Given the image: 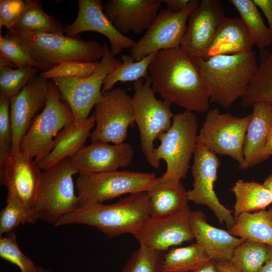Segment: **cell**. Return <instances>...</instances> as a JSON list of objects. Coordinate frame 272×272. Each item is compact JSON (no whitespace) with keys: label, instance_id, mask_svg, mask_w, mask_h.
<instances>
[{"label":"cell","instance_id":"1","mask_svg":"<svg viewBox=\"0 0 272 272\" xmlns=\"http://www.w3.org/2000/svg\"><path fill=\"white\" fill-rule=\"evenodd\" d=\"M149 73L152 88L164 101L192 112L208 110L210 91L202 73L180 46L157 52Z\"/></svg>","mask_w":272,"mask_h":272},{"label":"cell","instance_id":"2","mask_svg":"<svg viewBox=\"0 0 272 272\" xmlns=\"http://www.w3.org/2000/svg\"><path fill=\"white\" fill-rule=\"evenodd\" d=\"M150 217L147 191L135 193L117 202L80 206L61 217L55 227L79 224L93 227L109 238L136 232Z\"/></svg>","mask_w":272,"mask_h":272},{"label":"cell","instance_id":"3","mask_svg":"<svg viewBox=\"0 0 272 272\" xmlns=\"http://www.w3.org/2000/svg\"><path fill=\"white\" fill-rule=\"evenodd\" d=\"M210 91V102L231 107L244 95L258 66L255 51L196 60Z\"/></svg>","mask_w":272,"mask_h":272},{"label":"cell","instance_id":"4","mask_svg":"<svg viewBox=\"0 0 272 272\" xmlns=\"http://www.w3.org/2000/svg\"><path fill=\"white\" fill-rule=\"evenodd\" d=\"M7 34L18 43L38 63L41 72L48 71L64 61H98L103 48L96 40H83L80 37L43 32L8 30Z\"/></svg>","mask_w":272,"mask_h":272},{"label":"cell","instance_id":"5","mask_svg":"<svg viewBox=\"0 0 272 272\" xmlns=\"http://www.w3.org/2000/svg\"><path fill=\"white\" fill-rule=\"evenodd\" d=\"M198 126L196 115L185 110L174 115L170 128L158 136L160 144L154 149V158L157 168L161 160L167 166L161 179L181 181L186 177L198 142Z\"/></svg>","mask_w":272,"mask_h":272},{"label":"cell","instance_id":"6","mask_svg":"<svg viewBox=\"0 0 272 272\" xmlns=\"http://www.w3.org/2000/svg\"><path fill=\"white\" fill-rule=\"evenodd\" d=\"M76 173L68 158L41 172L35 201L39 219L54 225L61 217L80 207L73 178Z\"/></svg>","mask_w":272,"mask_h":272},{"label":"cell","instance_id":"7","mask_svg":"<svg viewBox=\"0 0 272 272\" xmlns=\"http://www.w3.org/2000/svg\"><path fill=\"white\" fill-rule=\"evenodd\" d=\"M48 97L45 106L34 118L19 148L20 152L34 159L37 164L53 149L54 139L58 133L75 120L67 104L61 101L54 83L48 79Z\"/></svg>","mask_w":272,"mask_h":272},{"label":"cell","instance_id":"8","mask_svg":"<svg viewBox=\"0 0 272 272\" xmlns=\"http://www.w3.org/2000/svg\"><path fill=\"white\" fill-rule=\"evenodd\" d=\"M133 88L134 120L139 131L142 151L149 164L157 168L153 155L154 142L171 126L174 115L171 104L156 98L150 76L144 83L143 79L134 82Z\"/></svg>","mask_w":272,"mask_h":272},{"label":"cell","instance_id":"9","mask_svg":"<svg viewBox=\"0 0 272 272\" xmlns=\"http://www.w3.org/2000/svg\"><path fill=\"white\" fill-rule=\"evenodd\" d=\"M157 180L153 173L127 170L79 174L77 189L80 207L102 203L124 194L147 191Z\"/></svg>","mask_w":272,"mask_h":272},{"label":"cell","instance_id":"10","mask_svg":"<svg viewBox=\"0 0 272 272\" xmlns=\"http://www.w3.org/2000/svg\"><path fill=\"white\" fill-rule=\"evenodd\" d=\"M103 56L96 72L84 78L54 77L50 79L57 88L61 100L71 109L77 122L86 120L93 107L102 99L101 89L104 79L113 69L120 65L107 45H102Z\"/></svg>","mask_w":272,"mask_h":272},{"label":"cell","instance_id":"11","mask_svg":"<svg viewBox=\"0 0 272 272\" xmlns=\"http://www.w3.org/2000/svg\"><path fill=\"white\" fill-rule=\"evenodd\" d=\"M251 114L235 117L222 113L218 109L210 110L199 129L198 142L216 154L226 155L235 160L240 168L244 161L243 147Z\"/></svg>","mask_w":272,"mask_h":272},{"label":"cell","instance_id":"12","mask_svg":"<svg viewBox=\"0 0 272 272\" xmlns=\"http://www.w3.org/2000/svg\"><path fill=\"white\" fill-rule=\"evenodd\" d=\"M102 94V99L95 106L96 126L90 139L92 142L123 143L134 122L132 97L122 88Z\"/></svg>","mask_w":272,"mask_h":272},{"label":"cell","instance_id":"13","mask_svg":"<svg viewBox=\"0 0 272 272\" xmlns=\"http://www.w3.org/2000/svg\"><path fill=\"white\" fill-rule=\"evenodd\" d=\"M220 165V159L216 154L203 144L197 142L191 167L193 178L192 188L187 191V195L189 201L208 207L219 223H225L229 229L235 223L232 211L220 202L214 190Z\"/></svg>","mask_w":272,"mask_h":272},{"label":"cell","instance_id":"14","mask_svg":"<svg viewBox=\"0 0 272 272\" xmlns=\"http://www.w3.org/2000/svg\"><path fill=\"white\" fill-rule=\"evenodd\" d=\"M199 2L192 0L189 6L179 13L168 9L161 11L144 36L131 48L130 56L139 61L160 50L180 46L186 29V23Z\"/></svg>","mask_w":272,"mask_h":272},{"label":"cell","instance_id":"15","mask_svg":"<svg viewBox=\"0 0 272 272\" xmlns=\"http://www.w3.org/2000/svg\"><path fill=\"white\" fill-rule=\"evenodd\" d=\"M189 206L167 216L150 217L132 235L140 246L163 252L173 246L192 240Z\"/></svg>","mask_w":272,"mask_h":272},{"label":"cell","instance_id":"16","mask_svg":"<svg viewBox=\"0 0 272 272\" xmlns=\"http://www.w3.org/2000/svg\"><path fill=\"white\" fill-rule=\"evenodd\" d=\"M48 93V79L38 74L10 99V118L13 134L11 154L20 152L21 141L30 127L36 113L45 107Z\"/></svg>","mask_w":272,"mask_h":272},{"label":"cell","instance_id":"17","mask_svg":"<svg viewBox=\"0 0 272 272\" xmlns=\"http://www.w3.org/2000/svg\"><path fill=\"white\" fill-rule=\"evenodd\" d=\"M225 18L220 1H201L189 17L180 47L195 60L203 59Z\"/></svg>","mask_w":272,"mask_h":272},{"label":"cell","instance_id":"18","mask_svg":"<svg viewBox=\"0 0 272 272\" xmlns=\"http://www.w3.org/2000/svg\"><path fill=\"white\" fill-rule=\"evenodd\" d=\"M79 11L75 21L63 26L65 35L78 36L81 32L94 31L106 36L109 40L110 51L115 56L123 49L132 48L136 42L120 33L103 13L100 0H79Z\"/></svg>","mask_w":272,"mask_h":272},{"label":"cell","instance_id":"19","mask_svg":"<svg viewBox=\"0 0 272 272\" xmlns=\"http://www.w3.org/2000/svg\"><path fill=\"white\" fill-rule=\"evenodd\" d=\"M133 157V149L129 143L110 145L92 142L68 159L79 174H90L127 167Z\"/></svg>","mask_w":272,"mask_h":272},{"label":"cell","instance_id":"20","mask_svg":"<svg viewBox=\"0 0 272 272\" xmlns=\"http://www.w3.org/2000/svg\"><path fill=\"white\" fill-rule=\"evenodd\" d=\"M40 169L28 155L20 152L11 154L5 165L0 168L1 184L7 189L8 192H14L29 210L35 211V198L41 175Z\"/></svg>","mask_w":272,"mask_h":272},{"label":"cell","instance_id":"21","mask_svg":"<svg viewBox=\"0 0 272 272\" xmlns=\"http://www.w3.org/2000/svg\"><path fill=\"white\" fill-rule=\"evenodd\" d=\"M161 1L108 0L103 8L114 27L125 35L140 34L147 30L159 14Z\"/></svg>","mask_w":272,"mask_h":272},{"label":"cell","instance_id":"22","mask_svg":"<svg viewBox=\"0 0 272 272\" xmlns=\"http://www.w3.org/2000/svg\"><path fill=\"white\" fill-rule=\"evenodd\" d=\"M190 223L196 243L206 251L211 260H230L235 248L245 240L208 224L205 215L201 211H191Z\"/></svg>","mask_w":272,"mask_h":272},{"label":"cell","instance_id":"23","mask_svg":"<svg viewBox=\"0 0 272 272\" xmlns=\"http://www.w3.org/2000/svg\"><path fill=\"white\" fill-rule=\"evenodd\" d=\"M252 107L244 143V161L240 168L242 170L265 160L263 152L272 128V105L266 102L258 101Z\"/></svg>","mask_w":272,"mask_h":272},{"label":"cell","instance_id":"24","mask_svg":"<svg viewBox=\"0 0 272 272\" xmlns=\"http://www.w3.org/2000/svg\"><path fill=\"white\" fill-rule=\"evenodd\" d=\"M95 124L93 114L83 122L74 120L65 125L54 138L53 149L38 163L39 168L45 170L76 154L85 146Z\"/></svg>","mask_w":272,"mask_h":272},{"label":"cell","instance_id":"25","mask_svg":"<svg viewBox=\"0 0 272 272\" xmlns=\"http://www.w3.org/2000/svg\"><path fill=\"white\" fill-rule=\"evenodd\" d=\"M254 45L253 40L240 18L226 17L203 59L219 55L248 52L252 50Z\"/></svg>","mask_w":272,"mask_h":272},{"label":"cell","instance_id":"26","mask_svg":"<svg viewBox=\"0 0 272 272\" xmlns=\"http://www.w3.org/2000/svg\"><path fill=\"white\" fill-rule=\"evenodd\" d=\"M147 193L151 217L171 215L188 206L187 191L180 181L158 177Z\"/></svg>","mask_w":272,"mask_h":272},{"label":"cell","instance_id":"27","mask_svg":"<svg viewBox=\"0 0 272 272\" xmlns=\"http://www.w3.org/2000/svg\"><path fill=\"white\" fill-rule=\"evenodd\" d=\"M231 235L272 246V206L267 210L244 213L235 218Z\"/></svg>","mask_w":272,"mask_h":272},{"label":"cell","instance_id":"28","mask_svg":"<svg viewBox=\"0 0 272 272\" xmlns=\"http://www.w3.org/2000/svg\"><path fill=\"white\" fill-rule=\"evenodd\" d=\"M230 190L236 198L233 211L234 218L244 213L265 210L272 203V193L263 183L240 179Z\"/></svg>","mask_w":272,"mask_h":272},{"label":"cell","instance_id":"29","mask_svg":"<svg viewBox=\"0 0 272 272\" xmlns=\"http://www.w3.org/2000/svg\"><path fill=\"white\" fill-rule=\"evenodd\" d=\"M258 101L272 105V51H260L256 73L247 91L241 98V105L251 107Z\"/></svg>","mask_w":272,"mask_h":272},{"label":"cell","instance_id":"30","mask_svg":"<svg viewBox=\"0 0 272 272\" xmlns=\"http://www.w3.org/2000/svg\"><path fill=\"white\" fill-rule=\"evenodd\" d=\"M211 261L206 251L197 244L172 247L163 254V272H190L202 267Z\"/></svg>","mask_w":272,"mask_h":272},{"label":"cell","instance_id":"31","mask_svg":"<svg viewBox=\"0 0 272 272\" xmlns=\"http://www.w3.org/2000/svg\"><path fill=\"white\" fill-rule=\"evenodd\" d=\"M25 2L24 11L13 30L64 35L61 23L54 17L44 12L39 0H26Z\"/></svg>","mask_w":272,"mask_h":272},{"label":"cell","instance_id":"32","mask_svg":"<svg viewBox=\"0 0 272 272\" xmlns=\"http://www.w3.org/2000/svg\"><path fill=\"white\" fill-rule=\"evenodd\" d=\"M238 12L240 19L251 35L254 45L262 51L272 44V35L269 28L252 0H230Z\"/></svg>","mask_w":272,"mask_h":272},{"label":"cell","instance_id":"33","mask_svg":"<svg viewBox=\"0 0 272 272\" xmlns=\"http://www.w3.org/2000/svg\"><path fill=\"white\" fill-rule=\"evenodd\" d=\"M156 53L150 54L135 62L130 55H123L121 64L112 70L104 79L102 94L113 89L118 82H135L141 79H148L149 77V66Z\"/></svg>","mask_w":272,"mask_h":272},{"label":"cell","instance_id":"34","mask_svg":"<svg viewBox=\"0 0 272 272\" xmlns=\"http://www.w3.org/2000/svg\"><path fill=\"white\" fill-rule=\"evenodd\" d=\"M6 202L0 213V236L21 224H33L39 219L37 213L29 210L14 192H8Z\"/></svg>","mask_w":272,"mask_h":272},{"label":"cell","instance_id":"35","mask_svg":"<svg viewBox=\"0 0 272 272\" xmlns=\"http://www.w3.org/2000/svg\"><path fill=\"white\" fill-rule=\"evenodd\" d=\"M268 246L245 240L235 248L230 261L240 272H258L266 259Z\"/></svg>","mask_w":272,"mask_h":272},{"label":"cell","instance_id":"36","mask_svg":"<svg viewBox=\"0 0 272 272\" xmlns=\"http://www.w3.org/2000/svg\"><path fill=\"white\" fill-rule=\"evenodd\" d=\"M39 70L34 66L17 69L0 67V96L8 99L19 93Z\"/></svg>","mask_w":272,"mask_h":272},{"label":"cell","instance_id":"37","mask_svg":"<svg viewBox=\"0 0 272 272\" xmlns=\"http://www.w3.org/2000/svg\"><path fill=\"white\" fill-rule=\"evenodd\" d=\"M163 253L140 246L123 266L122 272H163Z\"/></svg>","mask_w":272,"mask_h":272},{"label":"cell","instance_id":"38","mask_svg":"<svg viewBox=\"0 0 272 272\" xmlns=\"http://www.w3.org/2000/svg\"><path fill=\"white\" fill-rule=\"evenodd\" d=\"M1 258L16 265L21 272H35L37 266L21 250L15 233L11 232L0 236Z\"/></svg>","mask_w":272,"mask_h":272},{"label":"cell","instance_id":"39","mask_svg":"<svg viewBox=\"0 0 272 272\" xmlns=\"http://www.w3.org/2000/svg\"><path fill=\"white\" fill-rule=\"evenodd\" d=\"M99 64L100 61L84 62L75 60L64 61L48 71L40 73L39 75L47 79L54 77L84 78L94 74Z\"/></svg>","mask_w":272,"mask_h":272},{"label":"cell","instance_id":"40","mask_svg":"<svg viewBox=\"0 0 272 272\" xmlns=\"http://www.w3.org/2000/svg\"><path fill=\"white\" fill-rule=\"evenodd\" d=\"M0 58L10 61L18 68L34 66L41 69L40 65L7 33L5 36L0 35Z\"/></svg>","mask_w":272,"mask_h":272},{"label":"cell","instance_id":"41","mask_svg":"<svg viewBox=\"0 0 272 272\" xmlns=\"http://www.w3.org/2000/svg\"><path fill=\"white\" fill-rule=\"evenodd\" d=\"M10 99L0 96V168L10 157L13 134L10 118Z\"/></svg>","mask_w":272,"mask_h":272},{"label":"cell","instance_id":"42","mask_svg":"<svg viewBox=\"0 0 272 272\" xmlns=\"http://www.w3.org/2000/svg\"><path fill=\"white\" fill-rule=\"evenodd\" d=\"M26 7L25 1H0V32L3 26L8 30H12L23 13Z\"/></svg>","mask_w":272,"mask_h":272},{"label":"cell","instance_id":"43","mask_svg":"<svg viewBox=\"0 0 272 272\" xmlns=\"http://www.w3.org/2000/svg\"><path fill=\"white\" fill-rule=\"evenodd\" d=\"M265 17L272 35V0H252Z\"/></svg>","mask_w":272,"mask_h":272},{"label":"cell","instance_id":"44","mask_svg":"<svg viewBox=\"0 0 272 272\" xmlns=\"http://www.w3.org/2000/svg\"><path fill=\"white\" fill-rule=\"evenodd\" d=\"M166 4L167 9L173 13H179L187 9L192 0H164L161 1Z\"/></svg>","mask_w":272,"mask_h":272},{"label":"cell","instance_id":"45","mask_svg":"<svg viewBox=\"0 0 272 272\" xmlns=\"http://www.w3.org/2000/svg\"><path fill=\"white\" fill-rule=\"evenodd\" d=\"M216 267L218 272H240L230 260L216 261Z\"/></svg>","mask_w":272,"mask_h":272},{"label":"cell","instance_id":"46","mask_svg":"<svg viewBox=\"0 0 272 272\" xmlns=\"http://www.w3.org/2000/svg\"><path fill=\"white\" fill-rule=\"evenodd\" d=\"M258 272H272V246H268L266 259Z\"/></svg>","mask_w":272,"mask_h":272},{"label":"cell","instance_id":"47","mask_svg":"<svg viewBox=\"0 0 272 272\" xmlns=\"http://www.w3.org/2000/svg\"><path fill=\"white\" fill-rule=\"evenodd\" d=\"M270 156H272V128L269 133L263 152L264 160H267Z\"/></svg>","mask_w":272,"mask_h":272},{"label":"cell","instance_id":"48","mask_svg":"<svg viewBox=\"0 0 272 272\" xmlns=\"http://www.w3.org/2000/svg\"><path fill=\"white\" fill-rule=\"evenodd\" d=\"M190 272H218L216 267V262L211 260L205 266Z\"/></svg>","mask_w":272,"mask_h":272},{"label":"cell","instance_id":"49","mask_svg":"<svg viewBox=\"0 0 272 272\" xmlns=\"http://www.w3.org/2000/svg\"><path fill=\"white\" fill-rule=\"evenodd\" d=\"M263 184L272 193V175H269L264 180Z\"/></svg>","mask_w":272,"mask_h":272},{"label":"cell","instance_id":"50","mask_svg":"<svg viewBox=\"0 0 272 272\" xmlns=\"http://www.w3.org/2000/svg\"><path fill=\"white\" fill-rule=\"evenodd\" d=\"M35 272H51L49 270L41 266H37Z\"/></svg>","mask_w":272,"mask_h":272}]
</instances>
